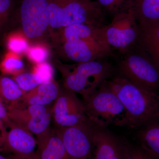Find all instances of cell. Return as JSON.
<instances>
[{
  "label": "cell",
  "instance_id": "484cf974",
  "mask_svg": "<svg viewBox=\"0 0 159 159\" xmlns=\"http://www.w3.org/2000/svg\"><path fill=\"white\" fill-rule=\"evenodd\" d=\"M32 72L37 75L42 83L54 79L53 67L47 61L35 65Z\"/></svg>",
  "mask_w": 159,
  "mask_h": 159
},
{
  "label": "cell",
  "instance_id": "4316f807",
  "mask_svg": "<svg viewBox=\"0 0 159 159\" xmlns=\"http://www.w3.org/2000/svg\"><path fill=\"white\" fill-rule=\"evenodd\" d=\"M13 5V0H0V32L10 17Z\"/></svg>",
  "mask_w": 159,
  "mask_h": 159
},
{
  "label": "cell",
  "instance_id": "8fae6325",
  "mask_svg": "<svg viewBox=\"0 0 159 159\" xmlns=\"http://www.w3.org/2000/svg\"><path fill=\"white\" fill-rule=\"evenodd\" d=\"M62 54L77 63L88 62L114 56V51L105 43L95 39H75L60 42Z\"/></svg>",
  "mask_w": 159,
  "mask_h": 159
},
{
  "label": "cell",
  "instance_id": "3957f363",
  "mask_svg": "<svg viewBox=\"0 0 159 159\" xmlns=\"http://www.w3.org/2000/svg\"><path fill=\"white\" fill-rule=\"evenodd\" d=\"M50 28L60 29L74 24L102 27L106 12L97 1L92 0H48Z\"/></svg>",
  "mask_w": 159,
  "mask_h": 159
},
{
  "label": "cell",
  "instance_id": "f1b7e54d",
  "mask_svg": "<svg viewBox=\"0 0 159 159\" xmlns=\"http://www.w3.org/2000/svg\"><path fill=\"white\" fill-rule=\"evenodd\" d=\"M4 102V100L0 96V119L4 122L5 125L8 126L11 121L8 116L7 107H6Z\"/></svg>",
  "mask_w": 159,
  "mask_h": 159
},
{
  "label": "cell",
  "instance_id": "7402d4cb",
  "mask_svg": "<svg viewBox=\"0 0 159 159\" xmlns=\"http://www.w3.org/2000/svg\"><path fill=\"white\" fill-rule=\"evenodd\" d=\"M29 40L22 31H15L8 35L6 45L9 51L21 55L27 53L29 50Z\"/></svg>",
  "mask_w": 159,
  "mask_h": 159
},
{
  "label": "cell",
  "instance_id": "ac0fdd59",
  "mask_svg": "<svg viewBox=\"0 0 159 159\" xmlns=\"http://www.w3.org/2000/svg\"><path fill=\"white\" fill-rule=\"evenodd\" d=\"M35 152L38 159H69L62 140L55 129L44 141L37 144Z\"/></svg>",
  "mask_w": 159,
  "mask_h": 159
},
{
  "label": "cell",
  "instance_id": "5b68a950",
  "mask_svg": "<svg viewBox=\"0 0 159 159\" xmlns=\"http://www.w3.org/2000/svg\"><path fill=\"white\" fill-rule=\"evenodd\" d=\"M120 55L116 67L119 76L140 87L159 93V68L145 51L136 45Z\"/></svg>",
  "mask_w": 159,
  "mask_h": 159
},
{
  "label": "cell",
  "instance_id": "f546056e",
  "mask_svg": "<svg viewBox=\"0 0 159 159\" xmlns=\"http://www.w3.org/2000/svg\"><path fill=\"white\" fill-rule=\"evenodd\" d=\"M5 123L0 119V131H1V136L3 135L6 133L7 131L6 130V126Z\"/></svg>",
  "mask_w": 159,
  "mask_h": 159
},
{
  "label": "cell",
  "instance_id": "cb8c5ba5",
  "mask_svg": "<svg viewBox=\"0 0 159 159\" xmlns=\"http://www.w3.org/2000/svg\"><path fill=\"white\" fill-rule=\"evenodd\" d=\"M134 0H97L106 12L114 16L131 8Z\"/></svg>",
  "mask_w": 159,
  "mask_h": 159
},
{
  "label": "cell",
  "instance_id": "d6986e66",
  "mask_svg": "<svg viewBox=\"0 0 159 159\" xmlns=\"http://www.w3.org/2000/svg\"><path fill=\"white\" fill-rule=\"evenodd\" d=\"M137 135L144 149L159 159V122L140 128Z\"/></svg>",
  "mask_w": 159,
  "mask_h": 159
},
{
  "label": "cell",
  "instance_id": "2e32d148",
  "mask_svg": "<svg viewBox=\"0 0 159 159\" xmlns=\"http://www.w3.org/2000/svg\"><path fill=\"white\" fill-rule=\"evenodd\" d=\"M132 8L139 26L159 24V0H134Z\"/></svg>",
  "mask_w": 159,
  "mask_h": 159
},
{
  "label": "cell",
  "instance_id": "52a82bcc",
  "mask_svg": "<svg viewBox=\"0 0 159 159\" xmlns=\"http://www.w3.org/2000/svg\"><path fill=\"white\" fill-rule=\"evenodd\" d=\"M7 108L11 121L35 135L37 144L44 141L51 134L52 130L50 126L52 117L51 106H24L15 102L9 104Z\"/></svg>",
  "mask_w": 159,
  "mask_h": 159
},
{
  "label": "cell",
  "instance_id": "d4e9b609",
  "mask_svg": "<svg viewBox=\"0 0 159 159\" xmlns=\"http://www.w3.org/2000/svg\"><path fill=\"white\" fill-rule=\"evenodd\" d=\"M26 54L31 62L36 65L47 61L50 52L48 46L44 44L36 43L30 46Z\"/></svg>",
  "mask_w": 159,
  "mask_h": 159
},
{
  "label": "cell",
  "instance_id": "44dd1931",
  "mask_svg": "<svg viewBox=\"0 0 159 159\" xmlns=\"http://www.w3.org/2000/svg\"><path fill=\"white\" fill-rule=\"evenodd\" d=\"M0 70L5 75L16 76L25 72V67L20 55L9 51L0 63Z\"/></svg>",
  "mask_w": 159,
  "mask_h": 159
},
{
  "label": "cell",
  "instance_id": "9c48e42d",
  "mask_svg": "<svg viewBox=\"0 0 159 159\" xmlns=\"http://www.w3.org/2000/svg\"><path fill=\"white\" fill-rule=\"evenodd\" d=\"M96 127L89 120L74 126L54 129L62 140L69 159H93Z\"/></svg>",
  "mask_w": 159,
  "mask_h": 159
},
{
  "label": "cell",
  "instance_id": "4dcf8cb0",
  "mask_svg": "<svg viewBox=\"0 0 159 159\" xmlns=\"http://www.w3.org/2000/svg\"><path fill=\"white\" fill-rule=\"evenodd\" d=\"M12 159H16L12 158ZM38 159L37 156H36V154L32 156L29 157L25 158L22 159Z\"/></svg>",
  "mask_w": 159,
  "mask_h": 159
},
{
  "label": "cell",
  "instance_id": "7c38bea8",
  "mask_svg": "<svg viewBox=\"0 0 159 159\" xmlns=\"http://www.w3.org/2000/svg\"><path fill=\"white\" fill-rule=\"evenodd\" d=\"M10 129L0 136V148L11 154L12 158L29 157L35 154L37 145L33 134L20 125L11 121Z\"/></svg>",
  "mask_w": 159,
  "mask_h": 159
},
{
  "label": "cell",
  "instance_id": "603a6c76",
  "mask_svg": "<svg viewBox=\"0 0 159 159\" xmlns=\"http://www.w3.org/2000/svg\"><path fill=\"white\" fill-rule=\"evenodd\" d=\"M12 79L25 93L32 90L42 83L37 75L33 72H23L16 76H13Z\"/></svg>",
  "mask_w": 159,
  "mask_h": 159
},
{
  "label": "cell",
  "instance_id": "8992f818",
  "mask_svg": "<svg viewBox=\"0 0 159 159\" xmlns=\"http://www.w3.org/2000/svg\"><path fill=\"white\" fill-rule=\"evenodd\" d=\"M140 34V28L132 7L115 15L109 25L99 29L102 41L120 55L136 45Z\"/></svg>",
  "mask_w": 159,
  "mask_h": 159
},
{
  "label": "cell",
  "instance_id": "7a4b0ae2",
  "mask_svg": "<svg viewBox=\"0 0 159 159\" xmlns=\"http://www.w3.org/2000/svg\"><path fill=\"white\" fill-rule=\"evenodd\" d=\"M103 59L73 65L57 63L62 76L64 87L80 94L83 98L93 93L117 72L116 67Z\"/></svg>",
  "mask_w": 159,
  "mask_h": 159
},
{
  "label": "cell",
  "instance_id": "9a60e30c",
  "mask_svg": "<svg viewBox=\"0 0 159 159\" xmlns=\"http://www.w3.org/2000/svg\"><path fill=\"white\" fill-rule=\"evenodd\" d=\"M139 26L140 34L137 45L149 55L159 68V24Z\"/></svg>",
  "mask_w": 159,
  "mask_h": 159
},
{
  "label": "cell",
  "instance_id": "ba28073f",
  "mask_svg": "<svg viewBox=\"0 0 159 159\" xmlns=\"http://www.w3.org/2000/svg\"><path fill=\"white\" fill-rule=\"evenodd\" d=\"M16 14L29 40L40 39L50 29L48 0H20Z\"/></svg>",
  "mask_w": 159,
  "mask_h": 159
},
{
  "label": "cell",
  "instance_id": "1f68e13d",
  "mask_svg": "<svg viewBox=\"0 0 159 159\" xmlns=\"http://www.w3.org/2000/svg\"><path fill=\"white\" fill-rule=\"evenodd\" d=\"M0 150H1V148H0ZM0 159H12V158H8L5 157H3L2 155L0 153Z\"/></svg>",
  "mask_w": 159,
  "mask_h": 159
},
{
  "label": "cell",
  "instance_id": "4fadbf2b",
  "mask_svg": "<svg viewBox=\"0 0 159 159\" xmlns=\"http://www.w3.org/2000/svg\"><path fill=\"white\" fill-rule=\"evenodd\" d=\"M124 144L106 128L96 127L93 159H124Z\"/></svg>",
  "mask_w": 159,
  "mask_h": 159
},
{
  "label": "cell",
  "instance_id": "e0dca14e",
  "mask_svg": "<svg viewBox=\"0 0 159 159\" xmlns=\"http://www.w3.org/2000/svg\"><path fill=\"white\" fill-rule=\"evenodd\" d=\"M100 28L87 24H74L58 29L59 32L54 34V39L60 42L75 39H95L102 42L99 34Z\"/></svg>",
  "mask_w": 159,
  "mask_h": 159
},
{
  "label": "cell",
  "instance_id": "83f0119b",
  "mask_svg": "<svg viewBox=\"0 0 159 159\" xmlns=\"http://www.w3.org/2000/svg\"><path fill=\"white\" fill-rule=\"evenodd\" d=\"M124 144V159H152L142 151Z\"/></svg>",
  "mask_w": 159,
  "mask_h": 159
},
{
  "label": "cell",
  "instance_id": "277c9868",
  "mask_svg": "<svg viewBox=\"0 0 159 159\" xmlns=\"http://www.w3.org/2000/svg\"><path fill=\"white\" fill-rule=\"evenodd\" d=\"M82 101L88 119L96 127L106 128L111 125L122 127L125 119V108L106 81L93 93L83 98Z\"/></svg>",
  "mask_w": 159,
  "mask_h": 159
},
{
  "label": "cell",
  "instance_id": "ffe728a7",
  "mask_svg": "<svg viewBox=\"0 0 159 159\" xmlns=\"http://www.w3.org/2000/svg\"><path fill=\"white\" fill-rule=\"evenodd\" d=\"M25 93L12 78L0 75V96L9 104L17 102Z\"/></svg>",
  "mask_w": 159,
  "mask_h": 159
},
{
  "label": "cell",
  "instance_id": "6da1fadb",
  "mask_svg": "<svg viewBox=\"0 0 159 159\" xmlns=\"http://www.w3.org/2000/svg\"><path fill=\"white\" fill-rule=\"evenodd\" d=\"M125 111L122 127L140 129L159 122V94L134 84L119 75L106 81Z\"/></svg>",
  "mask_w": 159,
  "mask_h": 159
},
{
  "label": "cell",
  "instance_id": "5bb4252c",
  "mask_svg": "<svg viewBox=\"0 0 159 159\" xmlns=\"http://www.w3.org/2000/svg\"><path fill=\"white\" fill-rule=\"evenodd\" d=\"M60 90L58 84L53 79L25 93L17 102L24 106L48 105L57 99Z\"/></svg>",
  "mask_w": 159,
  "mask_h": 159
},
{
  "label": "cell",
  "instance_id": "30bf717a",
  "mask_svg": "<svg viewBox=\"0 0 159 159\" xmlns=\"http://www.w3.org/2000/svg\"><path fill=\"white\" fill-rule=\"evenodd\" d=\"M52 117L56 128L74 126L89 120L82 100L64 87L60 88L52 107Z\"/></svg>",
  "mask_w": 159,
  "mask_h": 159
}]
</instances>
